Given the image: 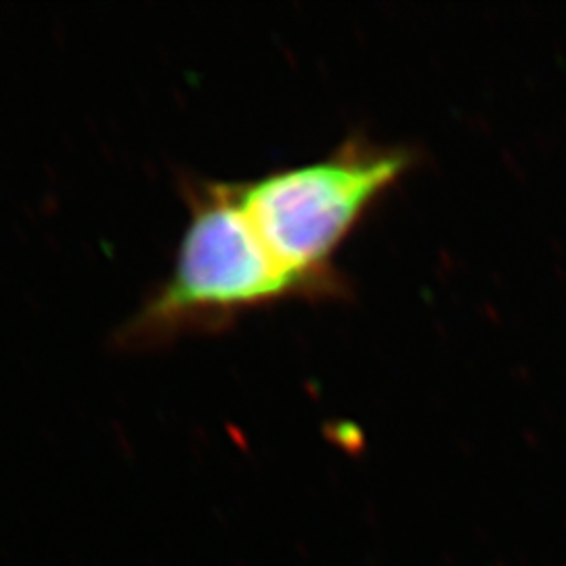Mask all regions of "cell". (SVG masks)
Masks as SVG:
<instances>
[{
  "label": "cell",
  "mask_w": 566,
  "mask_h": 566,
  "mask_svg": "<svg viewBox=\"0 0 566 566\" xmlns=\"http://www.w3.org/2000/svg\"><path fill=\"white\" fill-rule=\"evenodd\" d=\"M189 223L175 266L114 332L124 350L160 346L175 336L224 325L245 311L315 294L283 271L243 214L233 182L189 187Z\"/></svg>",
  "instance_id": "1"
},
{
  "label": "cell",
  "mask_w": 566,
  "mask_h": 566,
  "mask_svg": "<svg viewBox=\"0 0 566 566\" xmlns=\"http://www.w3.org/2000/svg\"><path fill=\"white\" fill-rule=\"evenodd\" d=\"M413 163L407 147L348 139L329 156L233 182L245 219L283 271L313 292L340 287L332 256Z\"/></svg>",
  "instance_id": "2"
}]
</instances>
